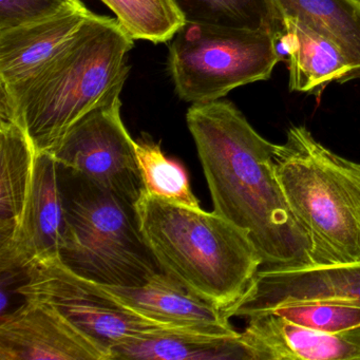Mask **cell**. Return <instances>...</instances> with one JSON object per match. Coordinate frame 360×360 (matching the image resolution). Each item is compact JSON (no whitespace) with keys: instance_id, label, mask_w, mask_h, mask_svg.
I'll return each instance as SVG.
<instances>
[{"instance_id":"1","label":"cell","mask_w":360,"mask_h":360,"mask_svg":"<svg viewBox=\"0 0 360 360\" xmlns=\"http://www.w3.org/2000/svg\"><path fill=\"white\" fill-rule=\"evenodd\" d=\"M186 122L214 212L248 233L264 265L311 264V242L277 176V144L229 101L193 104Z\"/></svg>"},{"instance_id":"2","label":"cell","mask_w":360,"mask_h":360,"mask_svg":"<svg viewBox=\"0 0 360 360\" xmlns=\"http://www.w3.org/2000/svg\"><path fill=\"white\" fill-rule=\"evenodd\" d=\"M134 43L117 20L92 13L43 66L18 83H0L37 153L51 151L77 121L122 92Z\"/></svg>"},{"instance_id":"3","label":"cell","mask_w":360,"mask_h":360,"mask_svg":"<svg viewBox=\"0 0 360 360\" xmlns=\"http://www.w3.org/2000/svg\"><path fill=\"white\" fill-rule=\"evenodd\" d=\"M134 207L160 271L222 311L243 296L264 265L248 233L217 212L165 201L145 189Z\"/></svg>"},{"instance_id":"4","label":"cell","mask_w":360,"mask_h":360,"mask_svg":"<svg viewBox=\"0 0 360 360\" xmlns=\"http://www.w3.org/2000/svg\"><path fill=\"white\" fill-rule=\"evenodd\" d=\"M275 166L290 210L311 242L314 265L360 263V164L290 126Z\"/></svg>"},{"instance_id":"5","label":"cell","mask_w":360,"mask_h":360,"mask_svg":"<svg viewBox=\"0 0 360 360\" xmlns=\"http://www.w3.org/2000/svg\"><path fill=\"white\" fill-rule=\"evenodd\" d=\"M66 207L65 265L96 283L139 286L160 269L131 202L60 167Z\"/></svg>"},{"instance_id":"6","label":"cell","mask_w":360,"mask_h":360,"mask_svg":"<svg viewBox=\"0 0 360 360\" xmlns=\"http://www.w3.org/2000/svg\"><path fill=\"white\" fill-rule=\"evenodd\" d=\"M281 35L185 22L172 39L168 70L181 100L214 102L236 88L266 81L280 62Z\"/></svg>"},{"instance_id":"7","label":"cell","mask_w":360,"mask_h":360,"mask_svg":"<svg viewBox=\"0 0 360 360\" xmlns=\"http://www.w3.org/2000/svg\"><path fill=\"white\" fill-rule=\"evenodd\" d=\"M22 274L25 281L16 290L18 295L53 305L77 328L110 349L162 328H181L124 307L100 284L71 271L58 256L33 262Z\"/></svg>"},{"instance_id":"8","label":"cell","mask_w":360,"mask_h":360,"mask_svg":"<svg viewBox=\"0 0 360 360\" xmlns=\"http://www.w3.org/2000/svg\"><path fill=\"white\" fill-rule=\"evenodd\" d=\"M120 96L113 94L82 117L50 153L60 167L134 204L144 185Z\"/></svg>"},{"instance_id":"9","label":"cell","mask_w":360,"mask_h":360,"mask_svg":"<svg viewBox=\"0 0 360 360\" xmlns=\"http://www.w3.org/2000/svg\"><path fill=\"white\" fill-rule=\"evenodd\" d=\"M330 303L360 307V263L341 265H264L227 318H248L286 305Z\"/></svg>"},{"instance_id":"10","label":"cell","mask_w":360,"mask_h":360,"mask_svg":"<svg viewBox=\"0 0 360 360\" xmlns=\"http://www.w3.org/2000/svg\"><path fill=\"white\" fill-rule=\"evenodd\" d=\"M24 300L0 317V360H112L110 347L53 305Z\"/></svg>"},{"instance_id":"11","label":"cell","mask_w":360,"mask_h":360,"mask_svg":"<svg viewBox=\"0 0 360 360\" xmlns=\"http://www.w3.org/2000/svg\"><path fill=\"white\" fill-rule=\"evenodd\" d=\"M67 231L68 223L58 162L50 151H39L22 222L11 244L0 250L1 273L18 275L33 262L60 256Z\"/></svg>"},{"instance_id":"12","label":"cell","mask_w":360,"mask_h":360,"mask_svg":"<svg viewBox=\"0 0 360 360\" xmlns=\"http://www.w3.org/2000/svg\"><path fill=\"white\" fill-rule=\"evenodd\" d=\"M100 285L124 307L159 323L219 336L240 335L222 309L195 296L163 271L142 285Z\"/></svg>"},{"instance_id":"13","label":"cell","mask_w":360,"mask_h":360,"mask_svg":"<svg viewBox=\"0 0 360 360\" xmlns=\"http://www.w3.org/2000/svg\"><path fill=\"white\" fill-rule=\"evenodd\" d=\"M246 319L241 337L256 360H360V326L321 332L292 323L275 311Z\"/></svg>"},{"instance_id":"14","label":"cell","mask_w":360,"mask_h":360,"mask_svg":"<svg viewBox=\"0 0 360 360\" xmlns=\"http://www.w3.org/2000/svg\"><path fill=\"white\" fill-rule=\"evenodd\" d=\"M91 14L79 4L51 18L0 31V83H18L43 66Z\"/></svg>"},{"instance_id":"15","label":"cell","mask_w":360,"mask_h":360,"mask_svg":"<svg viewBox=\"0 0 360 360\" xmlns=\"http://www.w3.org/2000/svg\"><path fill=\"white\" fill-rule=\"evenodd\" d=\"M112 359L256 360L238 336H219L185 328H162L111 347Z\"/></svg>"},{"instance_id":"16","label":"cell","mask_w":360,"mask_h":360,"mask_svg":"<svg viewBox=\"0 0 360 360\" xmlns=\"http://www.w3.org/2000/svg\"><path fill=\"white\" fill-rule=\"evenodd\" d=\"M280 41L288 52L290 91H315L355 72L340 48L314 29L294 18H282Z\"/></svg>"},{"instance_id":"17","label":"cell","mask_w":360,"mask_h":360,"mask_svg":"<svg viewBox=\"0 0 360 360\" xmlns=\"http://www.w3.org/2000/svg\"><path fill=\"white\" fill-rule=\"evenodd\" d=\"M37 155V148L20 121H0V250L11 244L22 222Z\"/></svg>"},{"instance_id":"18","label":"cell","mask_w":360,"mask_h":360,"mask_svg":"<svg viewBox=\"0 0 360 360\" xmlns=\"http://www.w3.org/2000/svg\"><path fill=\"white\" fill-rule=\"evenodd\" d=\"M280 18L299 20L338 46L360 72V3L357 0H273Z\"/></svg>"},{"instance_id":"19","label":"cell","mask_w":360,"mask_h":360,"mask_svg":"<svg viewBox=\"0 0 360 360\" xmlns=\"http://www.w3.org/2000/svg\"><path fill=\"white\" fill-rule=\"evenodd\" d=\"M185 22L224 28L265 30L282 35L273 0H174Z\"/></svg>"},{"instance_id":"20","label":"cell","mask_w":360,"mask_h":360,"mask_svg":"<svg viewBox=\"0 0 360 360\" xmlns=\"http://www.w3.org/2000/svg\"><path fill=\"white\" fill-rule=\"evenodd\" d=\"M136 41L155 44L172 41L185 20L174 0H101Z\"/></svg>"},{"instance_id":"21","label":"cell","mask_w":360,"mask_h":360,"mask_svg":"<svg viewBox=\"0 0 360 360\" xmlns=\"http://www.w3.org/2000/svg\"><path fill=\"white\" fill-rule=\"evenodd\" d=\"M136 161L147 193L165 201L200 208L182 164L164 155L153 141H134Z\"/></svg>"},{"instance_id":"22","label":"cell","mask_w":360,"mask_h":360,"mask_svg":"<svg viewBox=\"0 0 360 360\" xmlns=\"http://www.w3.org/2000/svg\"><path fill=\"white\" fill-rule=\"evenodd\" d=\"M288 321L304 328L339 333L360 326V307L330 303H300L274 309Z\"/></svg>"},{"instance_id":"23","label":"cell","mask_w":360,"mask_h":360,"mask_svg":"<svg viewBox=\"0 0 360 360\" xmlns=\"http://www.w3.org/2000/svg\"><path fill=\"white\" fill-rule=\"evenodd\" d=\"M79 0H0V31L51 18Z\"/></svg>"},{"instance_id":"24","label":"cell","mask_w":360,"mask_h":360,"mask_svg":"<svg viewBox=\"0 0 360 360\" xmlns=\"http://www.w3.org/2000/svg\"><path fill=\"white\" fill-rule=\"evenodd\" d=\"M357 1H359V3H360V0H357Z\"/></svg>"}]
</instances>
